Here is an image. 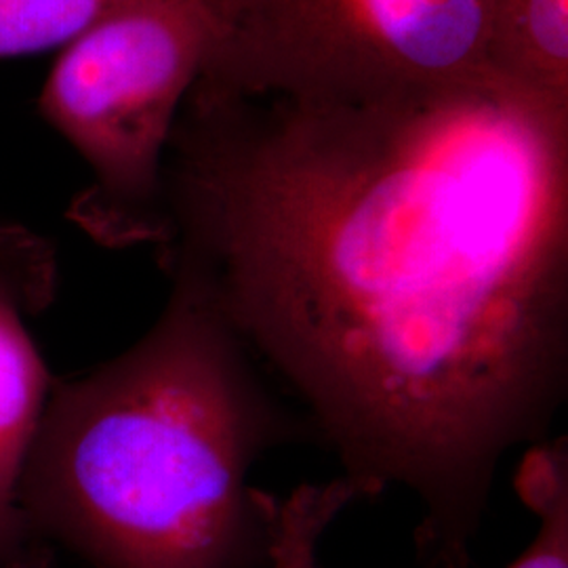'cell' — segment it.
Masks as SVG:
<instances>
[{"label": "cell", "mask_w": 568, "mask_h": 568, "mask_svg": "<svg viewBox=\"0 0 568 568\" xmlns=\"http://www.w3.org/2000/svg\"><path fill=\"white\" fill-rule=\"evenodd\" d=\"M154 248L361 499L413 495L419 568H471L499 467L567 405L568 108L495 77L361 100L196 81Z\"/></svg>", "instance_id": "1"}, {"label": "cell", "mask_w": 568, "mask_h": 568, "mask_svg": "<svg viewBox=\"0 0 568 568\" xmlns=\"http://www.w3.org/2000/svg\"><path fill=\"white\" fill-rule=\"evenodd\" d=\"M312 440L232 328L171 284L126 352L53 379L21 483L44 544L93 568H270V450Z\"/></svg>", "instance_id": "2"}, {"label": "cell", "mask_w": 568, "mask_h": 568, "mask_svg": "<svg viewBox=\"0 0 568 568\" xmlns=\"http://www.w3.org/2000/svg\"><path fill=\"white\" fill-rule=\"evenodd\" d=\"M211 30L209 0H145L61 49L41 112L91 171L70 220L95 243L161 241L164 156Z\"/></svg>", "instance_id": "3"}, {"label": "cell", "mask_w": 568, "mask_h": 568, "mask_svg": "<svg viewBox=\"0 0 568 568\" xmlns=\"http://www.w3.org/2000/svg\"><path fill=\"white\" fill-rule=\"evenodd\" d=\"M490 0H209L196 81L234 95L361 100L493 77Z\"/></svg>", "instance_id": "4"}, {"label": "cell", "mask_w": 568, "mask_h": 568, "mask_svg": "<svg viewBox=\"0 0 568 568\" xmlns=\"http://www.w3.org/2000/svg\"><path fill=\"white\" fill-rule=\"evenodd\" d=\"M55 291L51 243L0 222V568L49 565L47 544L21 504V483L53 387L30 321L51 305Z\"/></svg>", "instance_id": "5"}, {"label": "cell", "mask_w": 568, "mask_h": 568, "mask_svg": "<svg viewBox=\"0 0 568 568\" xmlns=\"http://www.w3.org/2000/svg\"><path fill=\"white\" fill-rule=\"evenodd\" d=\"M485 63L497 81L568 108V0H490Z\"/></svg>", "instance_id": "6"}, {"label": "cell", "mask_w": 568, "mask_h": 568, "mask_svg": "<svg viewBox=\"0 0 568 568\" xmlns=\"http://www.w3.org/2000/svg\"><path fill=\"white\" fill-rule=\"evenodd\" d=\"M514 483L539 525L528 548L508 568H568L567 436L528 447Z\"/></svg>", "instance_id": "7"}, {"label": "cell", "mask_w": 568, "mask_h": 568, "mask_svg": "<svg viewBox=\"0 0 568 568\" xmlns=\"http://www.w3.org/2000/svg\"><path fill=\"white\" fill-rule=\"evenodd\" d=\"M363 501L356 487L337 476L321 485H300L276 499L270 568H316L328 527L352 504Z\"/></svg>", "instance_id": "8"}, {"label": "cell", "mask_w": 568, "mask_h": 568, "mask_svg": "<svg viewBox=\"0 0 568 568\" xmlns=\"http://www.w3.org/2000/svg\"><path fill=\"white\" fill-rule=\"evenodd\" d=\"M145 0H0V58L65 47L98 21Z\"/></svg>", "instance_id": "9"}]
</instances>
